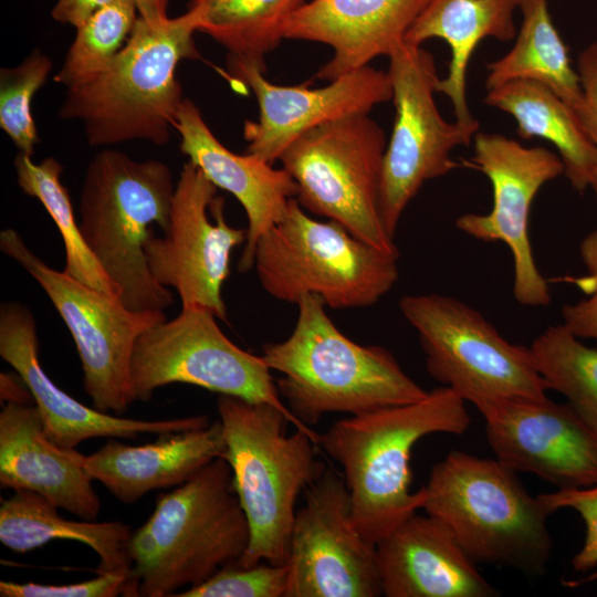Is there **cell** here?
Instances as JSON below:
<instances>
[{
	"mask_svg": "<svg viewBox=\"0 0 597 597\" xmlns=\"http://www.w3.org/2000/svg\"><path fill=\"white\" fill-rule=\"evenodd\" d=\"M471 423L465 401L441 386L415 402L335 421L317 446L343 469L358 532L375 545L421 510L425 491L411 486V452L433 433L462 434Z\"/></svg>",
	"mask_w": 597,
	"mask_h": 597,
	"instance_id": "cell-1",
	"label": "cell"
},
{
	"mask_svg": "<svg viewBox=\"0 0 597 597\" xmlns=\"http://www.w3.org/2000/svg\"><path fill=\"white\" fill-rule=\"evenodd\" d=\"M196 32L188 11L155 22L138 17L126 44L106 69L66 88L60 118L80 122L92 147L132 140L166 145L185 100L177 67L184 60L200 56Z\"/></svg>",
	"mask_w": 597,
	"mask_h": 597,
	"instance_id": "cell-2",
	"label": "cell"
},
{
	"mask_svg": "<svg viewBox=\"0 0 597 597\" xmlns=\"http://www.w3.org/2000/svg\"><path fill=\"white\" fill-rule=\"evenodd\" d=\"M291 335L262 346L290 411L307 426L329 412L350 416L406 405L428 391L406 374L395 356L379 345H360L345 336L314 294L302 296Z\"/></svg>",
	"mask_w": 597,
	"mask_h": 597,
	"instance_id": "cell-3",
	"label": "cell"
},
{
	"mask_svg": "<svg viewBox=\"0 0 597 597\" xmlns=\"http://www.w3.org/2000/svg\"><path fill=\"white\" fill-rule=\"evenodd\" d=\"M249 543L231 468L219 457L160 494L149 519L132 533L128 555L137 594L166 597L199 585L239 562Z\"/></svg>",
	"mask_w": 597,
	"mask_h": 597,
	"instance_id": "cell-4",
	"label": "cell"
},
{
	"mask_svg": "<svg viewBox=\"0 0 597 597\" xmlns=\"http://www.w3.org/2000/svg\"><path fill=\"white\" fill-rule=\"evenodd\" d=\"M217 409L234 490L250 526V543L238 562L284 565L300 495L322 473L318 437L295 429L268 402L219 395ZM294 426V425H293Z\"/></svg>",
	"mask_w": 597,
	"mask_h": 597,
	"instance_id": "cell-5",
	"label": "cell"
},
{
	"mask_svg": "<svg viewBox=\"0 0 597 597\" xmlns=\"http://www.w3.org/2000/svg\"><path fill=\"white\" fill-rule=\"evenodd\" d=\"M516 474L495 458L452 450L431 468L421 509L473 562L537 575L552 555V513Z\"/></svg>",
	"mask_w": 597,
	"mask_h": 597,
	"instance_id": "cell-6",
	"label": "cell"
},
{
	"mask_svg": "<svg viewBox=\"0 0 597 597\" xmlns=\"http://www.w3.org/2000/svg\"><path fill=\"white\" fill-rule=\"evenodd\" d=\"M176 185L169 167L157 159L136 160L103 148L86 167L80 195L83 238L122 303L134 311H164L172 293L153 276L145 243L156 223L168 229Z\"/></svg>",
	"mask_w": 597,
	"mask_h": 597,
	"instance_id": "cell-7",
	"label": "cell"
},
{
	"mask_svg": "<svg viewBox=\"0 0 597 597\" xmlns=\"http://www.w3.org/2000/svg\"><path fill=\"white\" fill-rule=\"evenodd\" d=\"M253 266L272 297L296 304L314 294L334 310L374 305L399 276L398 253L358 239L334 220L312 219L295 198L259 239Z\"/></svg>",
	"mask_w": 597,
	"mask_h": 597,
	"instance_id": "cell-8",
	"label": "cell"
},
{
	"mask_svg": "<svg viewBox=\"0 0 597 597\" xmlns=\"http://www.w3.org/2000/svg\"><path fill=\"white\" fill-rule=\"evenodd\" d=\"M399 310L417 332L429 375L476 409L495 401L547 397L531 347L504 338L472 306L425 293L402 296Z\"/></svg>",
	"mask_w": 597,
	"mask_h": 597,
	"instance_id": "cell-9",
	"label": "cell"
},
{
	"mask_svg": "<svg viewBox=\"0 0 597 597\" xmlns=\"http://www.w3.org/2000/svg\"><path fill=\"white\" fill-rule=\"evenodd\" d=\"M386 147L383 128L368 114H355L304 133L279 160L295 181L303 208L383 251L398 253L379 208Z\"/></svg>",
	"mask_w": 597,
	"mask_h": 597,
	"instance_id": "cell-10",
	"label": "cell"
},
{
	"mask_svg": "<svg viewBox=\"0 0 597 597\" xmlns=\"http://www.w3.org/2000/svg\"><path fill=\"white\" fill-rule=\"evenodd\" d=\"M202 306H181L179 314L146 329L136 341L129 375L130 401H148L169 384H189L251 401L268 402L285 412L295 429L318 437L298 420L279 395L271 369L260 355L231 342Z\"/></svg>",
	"mask_w": 597,
	"mask_h": 597,
	"instance_id": "cell-11",
	"label": "cell"
},
{
	"mask_svg": "<svg viewBox=\"0 0 597 597\" xmlns=\"http://www.w3.org/2000/svg\"><path fill=\"white\" fill-rule=\"evenodd\" d=\"M0 249L40 284L69 328L93 407L123 416L132 404L129 375L136 341L167 320L164 311L130 310L119 297L54 270L13 229L1 231Z\"/></svg>",
	"mask_w": 597,
	"mask_h": 597,
	"instance_id": "cell-12",
	"label": "cell"
},
{
	"mask_svg": "<svg viewBox=\"0 0 597 597\" xmlns=\"http://www.w3.org/2000/svg\"><path fill=\"white\" fill-rule=\"evenodd\" d=\"M388 57L396 113L384 155L379 208L384 227L395 239L409 202L426 181L460 167L451 154L470 145L480 125L441 116L433 98L439 77L429 51L404 42Z\"/></svg>",
	"mask_w": 597,
	"mask_h": 597,
	"instance_id": "cell-13",
	"label": "cell"
},
{
	"mask_svg": "<svg viewBox=\"0 0 597 597\" xmlns=\"http://www.w3.org/2000/svg\"><path fill=\"white\" fill-rule=\"evenodd\" d=\"M217 192L202 170L187 161L176 182L168 229L164 237L149 235L145 255L153 276L177 292L181 306H202L227 322L222 287L231 253L245 243L248 230L227 222Z\"/></svg>",
	"mask_w": 597,
	"mask_h": 597,
	"instance_id": "cell-14",
	"label": "cell"
},
{
	"mask_svg": "<svg viewBox=\"0 0 597 597\" xmlns=\"http://www.w3.org/2000/svg\"><path fill=\"white\" fill-rule=\"evenodd\" d=\"M303 495L290 537L284 597L383 596L376 546L354 523L343 474L325 467Z\"/></svg>",
	"mask_w": 597,
	"mask_h": 597,
	"instance_id": "cell-15",
	"label": "cell"
},
{
	"mask_svg": "<svg viewBox=\"0 0 597 597\" xmlns=\"http://www.w3.org/2000/svg\"><path fill=\"white\" fill-rule=\"evenodd\" d=\"M469 163L491 182L493 205L486 213L460 216L457 228L474 239L503 242L513 260L514 298L524 306L543 307L552 296L536 265L530 239L532 203L541 188L564 175L558 154L544 147H525L500 134L476 133Z\"/></svg>",
	"mask_w": 597,
	"mask_h": 597,
	"instance_id": "cell-16",
	"label": "cell"
},
{
	"mask_svg": "<svg viewBox=\"0 0 597 597\" xmlns=\"http://www.w3.org/2000/svg\"><path fill=\"white\" fill-rule=\"evenodd\" d=\"M495 459L533 473L557 490L597 482V433L569 404L511 399L478 408Z\"/></svg>",
	"mask_w": 597,
	"mask_h": 597,
	"instance_id": "cell-17",
	"label": "cell"
},
{
	"mask_svg": "<svg viewBox=\"0 0 597 597\" xmlns=\"http://www.w3.org/2000/svg\"><path fill=\"white\" fill-rule=\"evenodd\" d=\"M233 74L254 92L256 122L245 121L247 153L273 164L304 133L338 118L368 114L392 97L388 72L368 66L341 76L321 88L307 84L282 86L264 77L265 69L229 60Z\"/></svg>",
	"mask_w": 597,
	"mask_h": 597,
	"instance_id": "cell-18",
	"label": "cell"
},
{
	"mask_svg": "<svg viewBox=\"0 0 597 597\" xmlns=\"http://www.w3.org/2000/svg\"><path fill=\"white\" fill-rule=\"evenodd\" d=\"M0 355L29 388L48 437L64 449H76L91 438L133 439L142 433L160 436L211 423L206 415L142 420L83 405L56 386L42 368L34 317L19 302L9 301L1 305Z\"/></svg>",
	"mask_w": 597,
	"mask_h": 597,
	"instance_id": "cell-19",
	"label": "cell"
},
{
	"mask_svg": "<svg viewBox=\"0 0 597 597\" xmlns=\"http://www.w3.org/2000/svg\"><path fill=\"white\" fill-rule=\"evenodd\" d=\"M429 0H311L284 25V39L320 42L333 48L317 77L334 81L389 56L405 42Z\"/></svg>",
	"mask_w": 597,
	"mask_h": 597,
	"instance_id": "cell-20",
	"label": "cell"
},
{
	"mask_svg": "<svg viewBox=\"0 0 597 597\" xmlns=\"http://www.w3.org/2000/svg\"><path fill=\"white\" fill-rule=\"evenodd\" d=\"M175 130L179 149L198 166L218 188L227 190L243 207L248 218V237L238 263L241 273L254 264L259 239L284 217L297 186L285 169H275L260 157L229 150L213 135L199 107L189 98L182 101Z\"/></svg>",
	"mask_w": 597,
	"mask_h": 597,
	"instance_id": "cell-21",
	"label": "cell"
},
{
	"mask_svg": "<svg viewBox=\"0 0 597 597\" xmlns=\"http://www.w3.org/2000/svg\"><path fill=\"white\" fill-rule=\"evenodd\" d=\"M386 597H493L499 591L452 533L430 515L412 514L376 544Z\"/></svg>",
	"mask_w": 597,
	"mask_h": 597,
	"instance_id": "cell-22",
	"label": "cell"
},
{
	"mask_svg": "<svg viewBox=\"0 0 597 597\" xmlns=\"http://www.w3.org/2000/svg\"><path fill=\"white\" fill-rule=\"evenodd\" d=\"M85 455L64 449L46 434L36 406L6 402L0 412L2 488L42 495L56 507L94 521L101 501L84 469Z\"/></svg>",
	"mask_w": 597,
	"mask_h": 597,
	"instance_id": "cell-23",
	"label": "cell"
},
{
	"mask_svg": "<svg viewBox=\"0 0 597 597\" xmlns=\"http://www.w3.org/2000/svg\"><path fill=\"white\" fill-rule=\"evenodd\" d=\"M224 449L221 422L214 421L200 429L160 434L142 446L112 439L85 455L84 469L118 501L132 504L153 490L182 484L222 457Z\"/></svg>",
	"mask_w": 597,
	"mask_h": 597,
	"instance_id": "cell-24",
	"label": "cell"
},
{
	"mask_svg": "<svg viewBox=\"0 0 597 597\" xmlns=\"http://www.w3.org/2000/svg\"><path fill=\"white\" fill-rule=\"evenodd\" d=\"M521 0H429L406 33L405 42L421 46L439 38L448 43L451 59L437 93L453 106L455 121L476 123L467 101V71L471 56L485 38L510 41L516 35L514 12Z\"/></svg>",
	"mask_w": 597,
	"mask_h": 597,
	"instance_id": "cell-25",
	"label": "cell"
},
{
	"mask_svg": "<svg viewBox=\"0 0 597 597\" xmlns=\"http://www.w3.org/2000/svg\"><path fill=\"white\" fill-rule=\"evenodd\" d=\"M484 103L510 114L524 139L549 142L564 165V176L579 193L597 177V148L574 109L545 85L516 80L489 90Z\"/></svg>",
	"mask_w": 597,
	"mask_h": 597,
	"instance_id": "cell-26",
	"label": "cell"
},
{
	"mask_svg": "<svg viewBox=\"0 0 597 597\" xmlns=\"http://www.w3.org/2000/svg\"><path fill=\"white\" fill-rule=\"evenodd\" d=\"M57 509L38 493L15 490L1 501L0 542L13 552L25 553L53 540L75 541L96 553L97 574L132 570L129 525L121 521L65 520Z\"/></svg>",
	"mask_w": 597,
	"mask_h": 597,
	"instance_id": "cell-27",
	"label": "cell"
},
{
	"mask_svg": "<svg viewBox=\"0 0 597 597\" xmlns=\"http://www.w3.org/2000/svg\"><path fill=\"white\" fill-rule=\"evenodd\" d=\"M519 9L523 21L514 45L505 55L488 64V91L516 80L537 82L578 114L584 105L580 78L554 27L548 1L521 0Z\"/></svg>",
	"mask_w": 597,
	"mask_h": 597,
	"instance_id": "cell-28",
	"label": "cell"
},
{
	"mask_svg": "<svg viewBox=\"0 0 597 597\" xmlns=\"http://www.w3.org/2000/svg\"><path fill=\"white\" fill-rule=\"evenodd\" d=\"M304 0H190L197 32L229 52V60L265 69L264 57L284 39V25Z\"/></svg>",
	"mask_w": 597,
	"mask_h": 597,
	"instance_id": "cell-29",
	"label": "cell"
},
{
	"mask_svg": "<svg viewBox=\"0 0 597 597\" xmlns=\"http://www.w3.org/2000/svg\"><path fill=\"white\" fill-rule=\"evenodd\" d=\"M13 165L19 187L41 202L62 237L65 250L63 271L94 289L119 297V290L83 238L69 191L61 181L62 165L53 157L36 164L31 156L22 153L15 156Z\"/></svg>",
	"mask_w": 597,
	"mask_h": 597,
	"instance_id": "cell-30",
	"label": "cell"
},
{
	"mask_svg": "<svg viewBox=\"0 0 597 597\" xmlns=\"http://www.w3.org/2000/svg\"><path fill=\"white\" fill-rule=\"evenodd\" d=\"M530 347L548 390L563 395L597 433V349L562 323L548 326Z\"/></svg>",
	"mask_w": 597,
	"mask_h": 597,
	"instance_id": "cell-31",
	"label": "cell"
},
{
	"mask_svg": "<svg viewBox=\"0 0 597 597\" xmlns=\"http://www.w3.org/2000/svg\"><path fill=\"white\" fill-rule=\"evenodd\" d=\"M138 17L134 0H117L92 14L76 28L54 82L70 88L101 73L124 48Z\"/></svg>",
	"mask_w": 597,
	"mask_h": 597,
	"instance_id": "cell-32",
	"label": "cell"
},
{
	"mask_svg": "<svg viewBox=\"0 0 597 597\" xmlns=\"http://www.w3.org/2000/svg\"><path fill=\"white\" fill-rule=\"evenodd\" d=\"M52 67L51 59L35 49L18 65L0 70V127L19 153L31 157L39 143L32 101Z\"/></svg>",
	"mask_w": 597,
	"mask_h": 597,
	"instance_id": "cell-33",
	"label": "cell"
},
{
	"mask_svg": "<svg viewBox=\"0 0 597 597\" xmlns=\"http://www.w3.org/2000/svg\"><path fill=\"white\" fill-rule=\"evenodd\" d=\"M287 570L284 565L260 562L251 566L232 563L179 597H284Z\"/></svg>",
	"mask_w": 597,
	"mask_h": 597,
	"instance_id": "cell-34",
	"label": "cell"
},
{
	"mask_svg": "<svg viewBox=\"0 0 597 597\" xmlns=\"http://www.w3.org/2000/svg\"><path fill=\"white\" fill-rule=\"evenodd\" d=\"M138 596L133 572L97 574L95 578L66 585L0 582L1 597H115Z\"/></svg>",
	"mask_w": 597,
	"mask_h": 597,
	"instance_id": "cell-35",
	"label": "cell"
},
{
	"mask_svg": "<svg viewBox=\"0 0 597 597\" xmlns=\"http://www.w3.org/2000/svg\"><path fill=\"white\" fill-rule=\"evenodd\" d=\"M579 254L586 273L572 282L586 295L562 307V324L580 339L597 341V228L585 235Z\"/></svg>",
	"mask_w": 597,
	"mask_h": 597,
	"instance_id": "cell-36",
	"label": "cell"
},
{
	"mask_svg": "<svg viewBox=\"0 0 597 597\" xmlns=\"http://www.w3.org/2000/svg\"><path fill=\"white\" fill-rule=\"evenodd\" d=\"M538 496L551 513L562 509L576 511L585 523L586 534L580 549L574 555L575 570L586 572L597 566V482L590 486L556 490Z\"/></svg>",
	"mask_w": 597,
	"mask_h": 597,
	"instance_id": "cell-37",
	"label": "cell"
},
{
	"mask_svg": "<svg viewBox=\"0 0 597 597\" xmlns=\"http://www.w3.org/2000/svg\"><path fill=\"white\" fill-rule=\"evenodd\" d=\"M577 72L582 83L584 105L576 115L597 148V40L579 53ZM590 189L597 200V177Z\"/></svg>",
	"mask_w": 597,
	"mask_h": 597,
	"instance_id": "cell-38",
	"label": "cell"
},
{
	"mask_svg": "<svg viewBox=\"0 0 597 597\" xmlns=\"http://www.w3.org/2000/svg\"><path fill=\"white\" fill-rule=\"evenodd\" d=\"M117 0H56L51 15L63 24L80 27L92 14Z\"/></svg>",
	"mask_w": 597,
	"mask_h": 597,
	"instance_id": "cell-39",
	"label": "cell"
},
{
	"mask_svg": "<svg viewBox=\"0 0 597 597\" xmlns=\"http://www.w3.org/2000/svg\"><path fill=\"white\" fill-rule=\"evenodd\" d=\"M0 386H1V401L4 400L6 402H21V404H28L30 400V397L32 398V395L24 384V381L21 379V377L18 375V378H15L13 375L10 374H1L0 379Z\"/></svg>",
	"mask_w": 597,
	"mask_h": 597,
	"instance_id": "cell-40",
	"label": "cell"
},
{
	"mask_svg": "<svg viewBox=\"0 0 597 597\" xmlns=\"http://www.w3.org/2000/svg\"><path fill=\"white\" fill-rule=\"evenodd\" d=\"M139 17L148 21H161L168 18L169 0H134Z\"/></svg>",
	"mask_w": 597,
	"mask_h": 597,
	"instance_id": "cell-41",
	"label": "cell"
}]
</instances>
